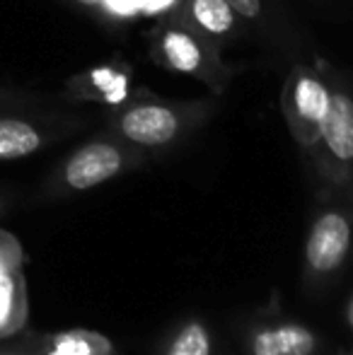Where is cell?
<instances>
[{"mask_svg":"<svg viewBox=\"0 0 353 355\" xmlns=\"http://www.w3.org/2000/svg\"><path fill=\"white\" fill-rule=\"evenodd\" d=\"M218 112V97H160L148 87H138L128 102L109 109L107 126L123 141L146 153L160 155L182 145L203 128Z\"/></svg>","mask_w":353,"mask_h":355,"instance_id":"cell-1","label":"cell"},{"mask_svg":"<svg viewBox=\"0 0 353 355\" xmlns=\"http://www.w3.org/2000/svg\"><path fill=\"white\" fill-rule=\"evenodd\" d=\"M302 162L317 201L353 198V94L332 80V99L315 141L302 150Z\"/></svg>","mask_w":353,"mask_h":355,"instance_id":"cell-2","label":"cell"},{"mask_svg":"<svg viewBox=\"0 0 353 355\" xmlns=\"http://www.w3.org/2000/svg\"><path fill=\"white\" fill-rule=\"evenodd\" d=\"M353 259V198L317 201L302 247L300 281L310 297L325 295Z\"/></svg>","mask_w":353,"mask_h":355,"instance_id":"cell-3","label":"cell"},{"mask_svg":"<svg viewBox=\"0 0 353 355\" xmlns=\"http://www.w3.org/2000/svg\"><path fill=\"white\" fill-rule=\"evenodd\" d=\"M148 53L155 66L198 80L218 99L225 94L235 75L240 73L235 63L223 58L221 44L203 37L184 17L162 19L153 29Z\"/></svg>","mask_w":353,"mask_h":355,"instance_id":"cell-4","label":"cell"},{"mask_svg":"<svg viewBox=\"0 0 353 355\" xmlns=\"http://www.w3.org/2000/svg\"><path fill=\"white\" fill-rule=\"evenodd\" d=\"M150 157L153 155L143 148L107 131L102 136H94L92 141L78 145L53 169L51 179H49V193L51 196H73V193L92 191L112 179L148 167Z\"/></svg>","mask_w":353,"mask_h":355,"instance_id":"cell-5","label":"cell"},{"mask_svg":"<svg viewBox=\"0 0 353 355\" xmlns=\"http://www.w3.org/2000/svg\"><path fill=\"white\" fill-rule=\"evenodd\" d=\"M332 99V83L310 63H295L283 80L281 112L293 141L307 150L315 141Z\"/></svg>","mask_w":353,"mask_h":355,"instance_id":"cell-6","label":"cell"},{"mask_svg":"<svg viewBox=\"0 0 353 355\" xmlns=\"http://www.w3.org/2000/svg\"><path fill=\"white\" fill-rule=\"evenodd\" d=\"M242 351L245 355H322L325 338L310 324L271 304L242 324Z\"/></svg>","mask_w":353,"mask_h":355,"instance_id":"cell-7","label":"cell"},{"mask_svg":"<svg viewBox=\"0 0 353 355\" xmlns=\"http://www.w3.org/2000/svg\"><path fill=\"white\" fill-rule=\"evenodd\" d=\"M80 126L83 116H24L22 112L0 114V162L29 157Z\"/></svg>","mask_w":353,"mask_h":355,"instance_id":"cell-8","label":"cell"},{"mask_svg":"<svg viewBox=\"0 0 353 355\" xmlns=\"http://www.w3.org/2000/svg\"><path fill=\"white\" fill-rule=\"evenodd\" d=\"M136 73L128 63H104L73 75L63 87L71 102H99L117 109L136 94Z\"/></svg>","mask_w":353,"mask_h":355,"instance_id":"cell-9","label":"cell"},{"mask_svg":"<svg viewBox=\"0 0 353 355\" xmlns=\"http://www.w3.org/2000/svg\"><path fill=\"white\" fill-rule=\"evenodd\" d=\"M153 355H223L221 341L203 317H182L157 338Z\"/></svg>","mask_w":353,"mask_h":355,"instance_id":"cell-10","label":"cell"},{"mask_svg":"<svg viewBox=\"0 0 353 355\" xmlns=\"http://www.w3.org/2000/svg\"><path fill=\"white\" fill-rule=\"evenodd\" d=\"M182 17L216 44L235 37L237 22H240V15L232 10L227 0H187Z\"/></svg>","mask_w":353,"mask_h":355,"instance_id":"cell-11","label":"cell"},{"mask_svg":"<svg viewBox=\"0 0 353 355\" xmlns=\"http://www.w3.org/2000/svg\"><path fill=\"white\" fill-rule=\"evenodd\" d=\"M39 355H117V348L107 336L89 329H66L49 334L37 343Z\"/></svg>","mask_w":353,"mask_h":355,"instance_id":"cell-12","label":"cell"},{"mask_svg":"<svg viewBox=\"0 0 353 355\" xmlns=\"http://www.w3.org/2000/svg\"><path fill=\"white\" fill-rule=\"evenodd\" d=\"M27 319V290L22 271L0 273V336L15 334Z\"/></svg>","mask_w":353,"mask_h":355,"instance_id":"cell-13","label":"cell"},{"mask_svg":"<svg viewBox=\"0 0 353 355\" xmlns=\"http://www.w3.org/2000/svg\"><path fill=\"white\" fill-rule=\"evenodd\" d=\"M44 102V97L27 89H15V87H0V114L5 112H27V109H37Z\"/></svg>","mask_w":353,"mask_h":355,"instance_id":"cell-14","label":"cell"},{"mask_svg":"<svg viewBox=\"0 0 353 355\" xmlns=\"http://www.w3.org/2000/svg\"><path fill=\"white\" fill-rule=\"evenodd\" d=\"M19 263H22V249H19V242L12 237V234L0 230V273L19 271Z\"/></svg>","mask_w":353,"mask_h":355,"instance_id":"cell-15","label":"cell"},{"mask_svg":"<svg viewBox=\"0 0 353 355\" xmlns=\"http://www.w3.org/2000/svg\"><path fill=\"white\" fill-rule=\"evenodd\" d=\"M242 19H257L261 15V0H227Z\"/></svg>","mask_w":353,"mask_h":355,"instance_id":"cell-16","label":"cell"},{"mask_svg":"<svg viewBox=\"0 0 353 355\" xmlns=\"http://www.w3.org/2000/svg\"><path fill=\"white\" fill-rule=\"evenodd\" d=\"M344 319H346V327H349V331L353 334V290H351L349 297H346V304H344Z\"/></svg>","mask_w":353,"mask_h":355,"instance_id":"cell-17","label":"cell"},{"mask_svg":"<svg viewBox=\"0 0 353 355\" xmlns=\"http://www.w3.org/2000/svg\"><path fill=\"white\" fill-rule=\"evenodd\" d=\"M73 3L80 5V8H85V10H99L107 0H73Z\"/></svg>","mask_w":353,"mask_h":355,"instance_id":"cell-18","label":"cell"},{"mask_svg":"<svg viewBox=\"0 0 353 355\" xmlns=\"http://www.w3.org/2000/svg\"><path fill=\"white\" fill-rule=\"evenodd\" d=\"M0 355H19V353H0ZM39 355V353H37Z\"/></svg>","mask_w":353,"mask_h":355,"instance_id":"cell-19","label":"cell"},{"mask_svg":"<svg viewBox=\"0 0 353 355\" xmlns=\"http://www.w3.org/2000/svg\"><path fill=\"white\" fill-rule=\"evenodd\" d=\"M344 355H351V353H344Z\"/></svg>","mask_w":353,"mask_h":355,"instance_id":"cell-20","label":"cell"},{"mask_svg":"<svg viewBox=\"0 0 353 355\" xmlns=\"http://www.w3.org/2000/svg\"><path fill=\"white\" fill-rule=\"evenodd\" d=\"M0 208H3V203H0Z\"/></svg>","mask_w":353,"mask_h":355,"instance_id":"cell-21","label":"cell"}]
</instances>
